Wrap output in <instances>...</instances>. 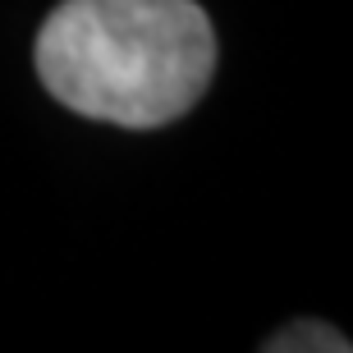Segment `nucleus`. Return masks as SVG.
Here are the masks:
<instances>
[{"mask_svg":"<svg viewBox=\"0 0 353 353\" xmlns=\"http://www.w3.org/2000/svg\"><path fill=\"white\" fill-rule=\"evenodd\" d=\"M262 353H353L349 335H340L326 321H312V316H299L289 321L262 344Z\"/></svg>","mask_w":353,"mask_h":353,"instance_id":"nucleus-2","label":"nucleus"},{"mask_svg":"<svg viewBox=\"0 0 353 353\" xmlns=\"http://www.w3.org/2000/svg\"><path fill=\"white\" fill-rule=\"evenodd\" d=\"M37 79L83 119L161 129L216 74V28L197 0H60L37 28Z\"/></svg>","mask_w":353,"mask_h":353,"instance_id":"nucleus-1","label":"nucleus"}]
</instances>
